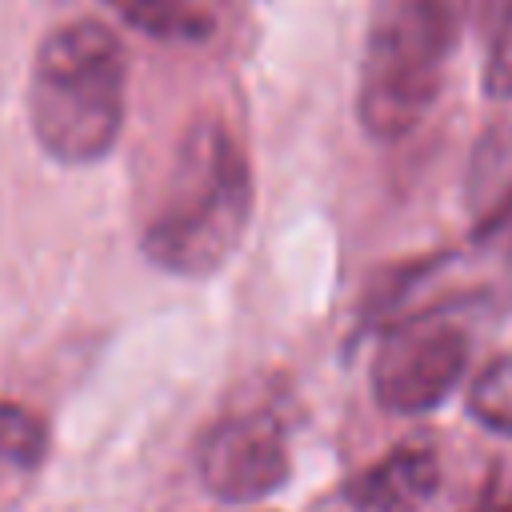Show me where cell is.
<instances>
[{"mask_svg":"<svg viewBox=\"0 0 512 512\" xmlns=\"http://www.w3.org/2000/svg\"><path fill=\"white\" fill-rule=\"evenodd\" d=\"M100 4H108L136 32L172 40V44L176 40L200 44L216 36L220 12H224V0H100Z\"/></svg>","mask_w":512,"mask_h":512,"instance_id":"8","label":"cell"},{"mask_svg":"<svg viewBox=\"0 0 512 512\" xmlns=\"http://www.w3.org/2000/svg\"><path fill=\"white\" fill-rule=\"evenodd\" d=\"M44 452H48L44 420L16 400H0V472H32L40 468Z\"/></svg>","mask_w":512,"mask_h":512,"instance_id":"9","label":"cell"},{"mask_svg":"<svg viewBox=\"0 0 512 512\" xmlns=\"http://www.w3.org/2000/svg\"><path fill=\"white\" fill-rule=\"evenodd\" d=\"M464 512H512V468L496 464Z\"/></svg>","mask_w":512,"mask_h":512,"instance_id":"12","label":"cell"},{"mask_svg":"<svg viewBox=\"0 0 512 512\" xmlns=\"http://www.w3.org/2000/svg\"><path fill=\"white\" fill-rule=\"evenodd\" d=\"M128 56L100 20L52 28L28 76V124L36 144L60 164H96L124 128Z\"/></svg>","mask_w":512,"mask_h":512,"instance_id":"2","label":"cell"},{"mask_svg":"<svg viewBox=\"0 0 512 512\" xmlns=\"http://www.w3.org/2000/svg\"><path fill=\"white\" fill-rule=\"evenodd\" d=\"M468 368V336L440 312L392 320L372 356V396L392 416L440 408Z\"/></svg>","mask_w":512,"mask_h":512,"instance_id":"4","label":"cell"},{"mask_svg":"<svg viewBox=\"0 0 512 512\" xmlns=\"http://www.w3.org/2000/svg\"><path fill=\"white\" fill-rule=\"evenodd\" d=\"M200 484L220 504H256L288 484V432L276 412H236L212 424L196 448Z\"/></svg>","mask_w":512,"mask_h":512,"instance_id":"5","label":"cell"},{"mask_svg":"<svg viewBox=\"0 0 512 512\" xmlns=\"http://www.w3.org/2000/svg\"><path fill=\"white\" fill-rule=\"evenodd\" d=\"M248 220L252 168L240 140L220 116L192 120L144 220V256L172 276H212L240 248Z\"/></svg>","mask_w":512,"mask_h":512,"instance_id":"1","label":"cell"},{"mask_svg":"<svg viewBox=\"0 0 512 512\" xmlns=\"http://www.w3.org/2000/svg\"><path fill=\"white\" fill-rule=\"evenodd\" d=\"M440 492V448L428 436L392 444L376 464L348 480V504L356 512H420Z\"/></svg>","mask_w":512,"mask_h":512,"instance_id":"6","label":"cell"},{"mask_svg":"<svg viewBox=\"0 0 512 512\" xmlns=\"http://www.w3.org/2000/svg\"><path fill=\"white\" fill-rule=\"evenodd\" d=\"M460 20L464 0H376L356 80V116L372 140H404L432 112Z\"/></svg>","mask_w":512,"mask_h":512,"instance_id":"3","label":"cell"},{"mask_svg":"<svg viewBox=\"0 0 512 512\" xmlns=\"http://www.w3.org/2000/svg\"><path fill=\"white\" fill-rule=\"evenodd\" d=\"M468 412L496 436L512 440V352L484 364L468 388Z\"/></svg>","mask_w":512,"mask_h":512,"instance_id":"10","label":"cell"},{"mask_svg":"<svg viewBox=\"0 0 512 512\" xmlns=\"http://www.w3.org/2000/svg\"><path fill=\"white\" fill-rule=\"evenodd\" d=\"M484 92L512 100V0L488 4V48H484Z\"/></svg>","mask_w":512,"mask_h":512,"instance_id":"11","label":"cell"},{"mask_svg":"<svg viewBox=\"0 0 512 512\" xmlns=\"http://www.w3.org/2000/svg\"><path fill=\"white\" fill-rule=\"evenodd\" d=\"M464 208L472 244L512 252V120L480 132L464 176Z\"/></svg>","mask_w":512,"mask_h":512,"instance_id":"7","label":"cell"}]
</instances>
